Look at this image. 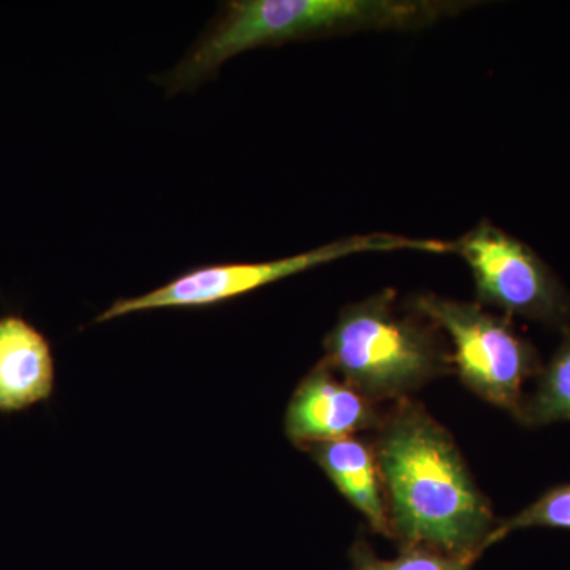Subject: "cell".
Here are the masks:
<instances>
[{
    "label": "cell",
    "instance_id": "obj_1",
    "mask_svg": "<svg viewBox=\"0 0 570 570\" xmlns=\"http://www.w3.org/2000/svg\"><path fill=\"white\" fill-rule=\"evenodd\" d=\"M379 474L389 498L393 538L450 557L489 549L494 517L448 431L417 406L404 404L382 426Z\"/></svg>",
    "mask_w": 570,
    "mask_h": 570
},
{
    "label": "cell",
    "instance_id": "obj_2",
    "mask_svg": "<svg viewBox=\"0 0 570 570\" xmlns=\"http://www.w3.org/2000/svg\"><path fill=\"white\" fill-rule=\"evenodd\" d=\"M395 292L346 307L325 337L326 358L367 400L400 397L444 371V352L426 328L400 317Z\"/></svg>",
    "mask_w": 570,
    "mask_h": 570
},
{
    "label": "cell",
    "instance_id": "obj_3",
    "mask_svg": "<svg viewBox=\"0 0 570 570\" xmlns=\"http://www.w3.org/2000/svg\"><path fill=\"white\" fill-rule=\"evenodd\" d=\"M393 250L449 254L453 253V243L392 234L355 235L336 239L306 253L277 258V261L200 266L175 277L170 283L154 288L148 294L116 299L110 307L96 317V322L105 324L112 318L148 313V311L216 306L258 291L265 285L283 281L285 277L332 264L340 258L366 253H393Z\"/></svg>",
    "mask_w": 570,
    "mask_h": 570
},
{
    "label": "cell",
    "instance_id": "obj_4",
    "mask_svg": "<svg viewBox=\"0 0 570 570\" xmlns=\"http://www.w3.org/2000/svg\"><path fill=\"white\" fill-rule=\"evenodd\" d=\"M414 309L448 333L461 379L472 392L521 419L524 382L538 371L534 347L482 307L436 295H420Z\"/></svg>",
    "mask_w": 570,
    "mask_h": 570
},
{
    "label": "cell",
    "instance_id": "obj_5",
    "mask_svg": "<svg viewBox=\"0 0 570 570\" xmlns=\"http://www.w3.org/2000/svg\"><path fill=\"white\" fill-rule=\"evenodd\" d=\"M471 268L479 298L509 314L561 324L570 299L549 266L520 239L490 223H480L453 243Z\"/></svg>",
    "mask_w": 570,
    "mask_h": 570
},
{
    "label": "cell",
    "instance_id": "obj_6",
    "mask_svg": "<svg viewBox=\"0 0 570 570\" xmlns=\"http://www.w3.org/2000/svg\"><path fill=\"white\" fill-rule=\"evenodd\" d=\"M376 420L371 401L322 362L296 387L285 411L284 428L288 441L305 450L317 442L351 438Z\"/></svg>",
    "mask_w": 570,
    "mask_h": 570
},
{
    "label": "cell",
    "instance_id": "obj_7",
    "mask_svg": "<svg viewBox=\"0 0 570 570\" xmlns=\"http://www.w3.org/2000/svg\"><path fill=\"white\" fill-rule=\"evenodd\" d=\"M55 390L50 343L18 316L0 318V412H18L41 403Z\"/></svg>",
    "mask_w": 570,
    "mask_h": 570
},
{
    "label": "cell",
    "instance_id": "obj_8",
    "mask_svg": "<svg viewBox=\"0 0 570 570\" xmlns=\"http://www.w3.org/2000/svg\"><path fill=\"white\" fill-rule=\"evenodd\" d=\"M305 450L324 469L340 493L370 521L371 528L393 538L387 502L382 497L379 480L376 453L370 445L351 436L317 442Z\"/></svg>",
    "mask_w": 570,
    "mask_h": 570
},
{
    "label": "cell",
    "instance_id": "obj_9",
    "mask_svg": "<svg viewBox=\"0 0 570 570\" xmlns=\"http://www.w3.org/2000/svg\"><path fill=\"white\" fill-rule=\"evenodd\" d=\"M521 420L532 426L570 420V335L540 376L534 395L524 403Z\"/></svg>",
    "mask_w": 570,
    "mask_h": 570
},
{
    "label": "cell",
    "instance_id": "obj_10",
    "mask_svg": "<svg viewBox=\"0 0 570 570\" xmlns=\"http://www.w3.org/2000/svg\"><path fill=\"white\" fill-rule=\"evenodd\" d=\"M352 570H469L474 558L450 557L425 547H404L395 560H379L365 542L351 551Z\"/></svg>",
    "mask_w": 570,
    "mask_h": 570
},
{
    "label": "cell",
    "instance_id": "obj_11",
    "mask_svg": "<svg viewBox=\"0 0 570 570\" xmlns=\"http://www.w3.org/2000/svg\"><path fill=\"white\" fill-rule=\"evenodd\" d=\"M527 528H558L570 531V485L554 487L547 491L530 508L521 510L519 515L499 524L490 539V546L502 540L509 532Z\"/></svg>",
    "mask_w": 570,
    "mask_h": 570
}]
</instances>
